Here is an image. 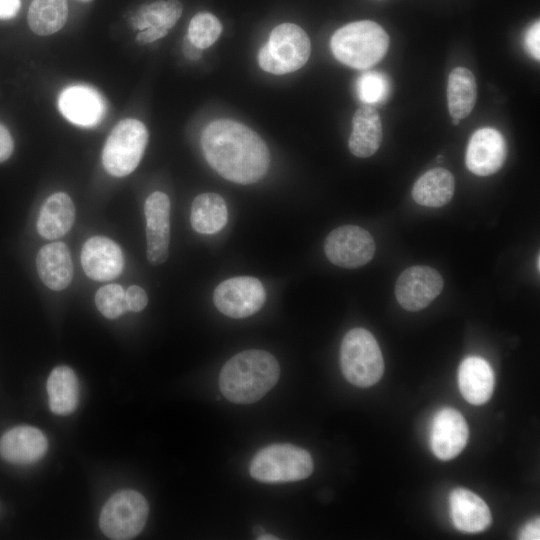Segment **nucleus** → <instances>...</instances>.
I'll use <instances>...</instances> for the list:
<instances>
[{
	"mask_svg": "<svg viewBox=\"0 0 540 540\" xmlns=\"http://www.w3.org/2000/svg\"><path fill=\"white\" fill-rule=\"evenodd\" d=\"M208 164L224 179L252 184L262 179L270 165V153L262 138L232 119L209 123L201 136Z\"/></svg>",
	"mask_w": 540,
	"mask_h": 540,
	"instance_id": "1",
	"label": "nucleus"
},
{
	"mask_svg": "<svg viewBox=\"0 0 540 540\" xmlns=\"http://www.w3.org/2000/svg\"><path fill=\"white\" fill-rule=\"evenodd\" d=\"M279 375V363L271 353L259 349L245 350L224 364L219 388L230 402L251 404L275 386Z\"/></svg>",
	"mask_w": 540,
	"mask_h": 540,
	"instance_id": "2",
	"label": "nucleus"
},
{
	"mask_svg": "<svg viewBox=\"0 0 540 540\" xmlns=\"http://www.w3.org/2000/svg\"><path fill=\"white\" fill-rule=\"evenodd\" d=\"M389 36L376 22L355 21L335 31L330 47L335 58L354 69H367L386 55Z\"/></svg>",
	"mask_w": 540,
	"mask_h": 540,
	"instance_id": "3",
	"label": "nucleus"
},
{
	"mask_svg": "<svg viewBox=\"0 0 540 540\" xmlns=\"http://www.w3.org/2000/svg\"><path fill=\"white\" fill-rule=\"evenodd\" d=\"M341 371L357 387L376 384L384 372V360L374 336L364 328L349 330L340 348Z\"/></svg>",
	"mask_w": 540,
	"mask_h": 540,
	"instance_id": "4",
	"label": "nucleus"
},
{
	"mask_svg": "<svg viewBox=\"0 0 540 540\" xmlns=\"http://www.w3.org/2000/svg\"><path fill=\"white\" fill-rule=\"evenodd\" d=\"M250 475L263 483H284L309 477L313 471L310 453L288 443H276L259 450L252 458Z\"/></svg>",
	"mask_w": 540,
	"mask_h": 540,
	"instance_id": "5",
	"label": "nucleus"
},
{
	"mask_svg": "<svg viewBox=\"0 0 540 540\" xmlns=\"http://www.w3.org/2000/svg\"><path fill=\"white\" fill-rule=\"evenodd\" d=\"M311 43L306 32L293 23L276 26L267 43L258 53V63L262 70L283 75L303 67L310 57Z\"/></svg>",
	"mask_w": 540,
	"mask_h": 540,
	"instance_id": "6",
	"label": "nucleus"
},
{
	"mask_svg": "<svg viewBox=\"0 0 540 540\" xmlns=\"http://www.w3.org/2000/svg\"><path fill=\"white\" fill-rule=\"evenodd\" d=\"M148 131L139 120H121L111 131L102 151V163L112 176L131 174L140 163L148 143Z\"/></svg>",
	"mask_w": 540,
	"mask_h": 540,
	"instance_id": "7",
	"label": "nucleus"
},
{
	"mask_svg": "<svg viewBox=\"0 0 540 540\" xmlns=\"http://www.w3.org/2000/svg\"><path fill=\"white\" fill-rule=\"evenodd\" d=\"M149 506L142 494L124 490L114 494L102 508L99 525L110 539L127 540L144 528Z\"/></svg>",
	"mask_w": 540,
	"mask_h": 540,
	"instance_id": "8",
	"label": "nucleus"
},
{
	"mask_svg": "<svg viewBox=\"0 0 540 540\" xmlns=\"http://www.w3.org/2000/svg\"><path fill=\"white\" fill-rule=\"evenodd\" d=\"M324 251L334 265L358 268L373 258L375 242L367 230L355 225H343L328 234Z\"/></svg>",
	"mask_w": 540,
	"mask_h": 540,
	"instance_id": "9",
	"label": "nucleus"
},
{
	"mask_svg": "<svg viewBox=\"0 0 540 540\" xmlns=\"http://www.w3.org/2000/svg\"><path fill=\"white\" fill-rule=\"evenodd\" d=\"M266 292L255 277L239 276L224 280L214 290L216 308L231 318H246L264 305Z\"/></svg>",
	"mask_w": 540,
	"mask_h": 540,
	"instance_id": "10",
	"label": "nucleus"
},
{
	"mask_svg": "<svg viewBox=\"0 0 540 540\" xmlns=\"http://www.w3.org/2000/svg\"><path fill=\"white\" fill-rule=\"evenodd\" d=\"M443 278L429 266H412L397 279L395 296L398 303L408 311L426 308L442 291Z\"/></svg>",
	"mask_w": 540,
	"mask_h": 540,
	"instance_id": "11",
	"label": "nucleus"
},
{
	"mask_svg": "<svg viewBox=\"0 0 540 540\" xmlns=\"http://www.w3.org/2000/svg\"><path fill=\"white\" fill-rule=\"evenodd\" d=\"M147 259L152 265L164 263L169 254L170 200L163 192H153L144 205Z\"/></svg>",
	"mask_w": 540,
	"mask_h": 540,
	"instance_id": "12",
	"label": "nucleus"
},
{
	"mask_svg": "<svg viewBox=\"0 0 540 540\" xmlns=\"http://www.w3.org/2000/svg\"><path fill=\"white\" fill-rule=\"evenodd\" d=\"M506 159V142L496 129L484 127L470 137L465 163L477 176H489L499 171Z\"/></svg>",
	"mask_w": 540,
	"mask_h": 540,
	"instance_id": "13",
	"label": "nucleus"
},
{
	"mask_svg": "<svg viewBox=\"0 0 540 540\" xmlns=\"http://www.w3.org/2000/svg\"><path fill=\"white\" fill-rule=\"evenodd\" d=\"M469 430L463 415L453 408L439 410L432 421L430 444L440 460L455 458L465 447Z\"/></svg>",
	"mask_w": 540,
	"mask_h": 540,
	"instance_id": "14",
	"label": "nucleus"
},
{
	"mask_svg": "<svg viewBox=\"0 0 540 540\" xmlns=\"http://www.w3.org/2000/svg\"><path fill=\"white\" fill-rule=\"evenodd\" d=\"M81 264L89 278L109 281L121 274L124 257L121 248L113 240L104 236H94L82 247Z\"/></svg>",
	"mask_w": 540,
	"mask_h": 540,
	"instance_id": "15",
	"label": "nucleus"
},
{
	"mask_svg": "<svg viewBox=\"0 0 540 540\" xmlns=\"http://www.w3.org/2000/svg\"><path fill=\"white\" fill-rule=\"evenodd\" d=\"M62 115L78 126L92 127L104 116L105 104L100 94L91 87L74 85L64 89L58 98Z\"/></svg>",
	"mask_w": 540,
	"mask_h": 540,
	"instance_id": "16",
	"label": "nucleus"
},
{
	"mask_svg": "<svg viewBox=\"0 0 540 540\" xmlns=\"http://www.w3.org/2000/svg\"><path fill=\"white\" fill-rule=\"evenodd\" d=\"M48 447L46 436L32 426H16L0 438V456L13 464H30L44 456Z\"/></svg>",
	"mask_w": 540,
	"mask_h": 540,
	"instance_id": "17",
	"label": "nucleus"
},
{
	"mask_svg": "<svg viewBox=\"0 0 540 540\" xmlns=\"http://www.w3.org/2000/svg\"><path fill=\"white\" fill-rule=\"evenodd\" d=\"M449 507L454 526L462 532L478 533L491 523L488 505L470 490L454 489L449 495Z\"/></svg>",
	"mask_w": 540,
	"mask_h": 540,
	"instance_id": "18",
	"label": "nucleus"
},
{
	"mask_svg": "<svg viewBox=\"0 0 540 540\" xmlns=\"http://www.w3.org/2000/svg\"><path fill=\"white\" fill-rule=\"evenodd\" d=\"M36 267L41 281L51 290L67 288L73 278V263L65 243L53 242L38 251Z\"/></svg>",
	"mask_w": 540,
	"mask_h": 540,
	"instance_id": "19",
	"label": "nucleus"
},
{
	"mask_svg": "<svg viewBox=\"0 0 540 540\" xmlns=\"http://www.w3.org/2000/svg\"><path fill=\"white\" fill-rule=\"evenodd\" d=\"M494 373L489 363L477 356L465 358L458 369V386L464 399L473 405L489 401L494 390Z\"/></svg>",
	"mask_w": 540,
	"mask_h": 540,
	"instance_id": "20",
	"label": "nucleus"
},
{
	"mask_svg": "<svg viewBox=\"0 0 540 540\" xmlns=\"http://www.w3.org/2000/svg\"><path fill=\"white\" fill-rule=\"evenodd\" d=\"M383 138L382 123L378 112L368 106L358 108L352 118L349 137L350 152L360 158L372 156Z\"/></svg>",
	"mask_w": 540,
	"mask_h": 540,
	"instance_id": "21",
	"label": "nucleus"
},
{
	"mask_svg": "<svg viewBox=\"0 0 540 540\" xmlns=\"http://www.w3.org/2000/svg\"><path fill=\"white\" fill-rule=\"evenodd\" d=\"M75 220V207L71 198L63 192L49 196L41 207L37 231L46 239L64 236Z\"/></svg>",
	"mask_w": 540,
	"mask_h": 540,
	"instance_id": "22",
	"label": "nucleus"
},
{
	"mask_svg": "<svg viewBox=\"0 0 540 540\" xmlns=\"http://www.w3.org/2000/svg\"><path fill=\"white\" fill-rule=\"evenodd\" d=\"M454 190L452 173L444 168H433L417 179L412 188V197L422 206L439 208L451 200Z\"/></svg>",
	"mask_w": 540,
	"mask_h": 540,
	"instance_id": "23",
	"label": "nucleus"
},
{
	"mask_svg": "<svg viewBox=\"0 0 540 540\" xmlns=\"http://www.w3.org/2000/svg\"><path fill=\"white\" fill-rule=\"evenodd\" d=\"M50 410L57 415H67L78 405L79 389L74 371L67 366L54 368L47 380Z\"/></svg>",
	"mask_w": 540,
	"mask_h": 540,
	"instance_id": "24",
	"label": "nucleus"
},
{
	"mask_svg": "<svg viewBox=\"0 0 540 540\" xmlns=\"http://www.w3.org/2000/svg\"><path fill=\"white\" fill-rule=\"evenodd\" d=\"M476 99L477 83L473 73L464 67L454 68L447 84V103L452 118H466L472 112Z\"/></svg>",
	"mask_w": 540,
	"mask_h": 540,
	"instance_id": "25",
	"label": "nucleus"
},
{
	"mask_svg": "<svg viewBox=\"0 0 540 540\" xmlns=\"http://www.w3.org/2000/svg\"><path fill=\"white\" fill-rule=\"evenodd\" d=\"M228 210L224 199L216 193H203L191 205L192 228L201 234L219 232L227 223Z\"/></svg>",
	"mask_w": 540,
	"mask_h": 540,
	"instance_id": "26",
	"label": "nucleus"
},
{
	"mask_svg": "<svg viewBox=\"0 0 540 540\" xmlns=\"http://www.w3.org/2000/svg\"><path fill=\"white\" fill-rule=\"evenodd\" d=\"M68 17L67 0H33L28 11V24L40 36L59 31Z\"/></svg>",
	"mask_w": 540,
	"mask_h": 540,
	"instance_id": "27",
	"label": "nucleus"
},
{
	"mask_svg": "<svg viewBox=\"0 0 540 540\" xmlns=\"http://www.w3.org/2000/svg\"><path fill=\"white\" fill-rule=\"evenodd\" d=\"M182 14V4L178 0H158L142 6L132 17L134 29L172 28Z\"/></svg>",
	"mask_w": 540,
	"mask_h": 540,
	"instance_id": "28",
	"label": "nucleus"
},
{
	"mask_svg": "<svg viewBox=\"0 0 540 540\" xmlns=\"http://www.w3.org/2000/svg\"><path fill=\"white\" fill-rule=\"evenodd\" d=\"M221 32L222 25L217 17L199 12L189 23L187 39L197 48L206 49L216 42Z\"/></svg>",
	"mask_w": 540,
	"mask_h": 540,
	"instance_id": "29",
	"label": "nucleus"
},
{
	"mask_svg": "<svg viewBox=\"0 0 540 540\" xmlns=\"http://www.w3.org/2000/svg\"><path fill=\"white\" fill-rule=\"evenodd\" d=\"M95 304L100 313L109 319H115L128 311L125 292L118 284H108L98 289Z\"/></svg>",
	"mask_w": 540,
	"mask_h": 540,
	"instance_id": "30",
	"label": "nucleus"
},
{
	"mask_svg": "<svg viewBox=\"0 0 540 540\" xmlns=\"http://www.w3.org/2000/svg\"><path fill=\"white\" fill-rule=\"evenodd\" d=\"M357 92L364 103H379L390 93V83L387 77L375 71L362 74L357 80Z\"/></svg>",
	"mask_w": 540,
	"mask_h": 540,
	"instance_id": "31",
	"label": "nucleus"
},
{
	"mask_svg": "<svg viewBox=\"0 0 540 540\" xmlns=\"http://www.w3.org/2000/svg\"><path fill=\"white\" fill-rule=\"evenodd\" d=\"M125 298L128 311L139 312L143 310L148 303V297L145 290L138 285L130 286L125 292Z\"/></svg>",
	"mask_w": 540,
	"mask_h": 540,
	"instance_id": "32",
	"label": "nucleus"
},
{
	"mask_svg": "<svg viewBox=\"0 0 540 540\" xmlns=\"http://www.w3.org/2000/svg\"><path fill=\"white\" fill-rule=\"evenodd\" d=\"M525 46L531 56L540 59V22L536 21L530 26L525 34Z\"/></svg>",
	"mask_w": 540,
	"mask_h": 540,
	"instance_id": "33",
	"label": "nucleus"
},
{
	"mask_svg": "<svg viewBox=\"0 0 540 540\" xmlns=\"http://www.w3.org/2000/svg\"><path fill=\"white\" fill-rule=\"evenodd\" d=\"M13 148L14 143L9 131L0 123V163L11 156Z\"/></svg>",
	"mask_w": 540,
	"mask_h": 540,
	"instance_id": "34",
	"label": "nucleus"
},
{
	"mask_svg": "<svg viewBox=\"0 0 540 540\" xmlns=\"http://www.w3.org/2000/svg\"><path fill=\"white\" fill-rule=\"evenodd\" d=\"M521 540H539L540 539V521L539 518L527 522L519 533Z\"/></svg>",
	"mask_w": 540,
	"mask_h": 540,
	"instance_id": "35",
	"label": "nucleus"
},
{
	"mask_svg": "<svg viewBox=\"0 0 540 540\" xmlns=\"http://www.w3.org/2000/svg\"><path fill=\"white\" fill-rule=\"evenodd\" d=\"M167 32L168 30L162 28H147L138 33L136 40L140 44L151 43L166 36Z\"/></svg>",
	"mask_w": 540,
	"mask_h": 540,
	"instance_id": "36",
	"label": "nucleus"
},
{
	"mask_svg": "<svg viewBox=\"0 0 540 540\" xmlns=\"http://www.w3.org/2000/svg\"><path fill=\"white\" fill-rule=\"evenodd\" d=\"M21 6L20 0H0V19L13 18Z\"/></svg>",
	"mask_w": 540,
	"mask_h": 540,
	"instance_id": "37",
	"label": "nucleus"
},
{
	"mask_svg": "<svg viewBox=\"0 0 540 540\" xmlns=\"http://www.w3.org/2000/svg\"><path fill=\"white\" fill-rule=\"evenodd\" d=\"M183 52L187 58L198 59L201 57L200 49L194 46L188 39L184 42Z\"/></svg>",
	"mask_w": 540,
	"mask_h": 540,
	"instance_id": "38",
	"label": "nucleus"
},
{
	"mask_svg": "<svg viewBox=\"0 0 540 540\" xmlns=\"http://www.w3.org/2000/svg\"><path fill=\"white\" fill-rule=\"evenodd\" d=\"M258 539L259 540H276L278 538L273 536V535H260V537H258Z\"/></svg>",
	"mask_w": 540,
	"mask_h": 540,
	"instance_id": "39",
	"label": "nucleus"
},
{
	"mask_svg": "<svg viewBox=\"0 0 540 540\" xmlns=\"http://www.w3.org/2000/svg\"><path fill=\"white\" fill-rule=\"evenodd\" d=\"M459 121H460L459 119L452 118V123H453L454 125H458V124H459Z\"/></svg>",
	"mask_w": 540,
	"mask_h": 540,
	"instance_id": "40",
	"label": "nucleus"
},
{
	"mask_svg": "<svg viewBox=\"0 0 540 540\" xmlns=\"http://www.w3.org/2000/svg\"><path fill=\"white\" fill-rule=\"evenodd\" d=\"M539 258H540V256L538 255V256H537V269H538V270H539V264H540V263H539Z\"/></svg>",
	"mask_w": 540,
	"mask_h": 540,
	"instance_id": "41",
	"label": "nucleus"
},
{
	"mask_svg": "<svg viewBox=\"0 0 540 540\" xmlns=\"http://www.w3.org/2000/svg\"><path fill=\"white\" fill-rule=\"evenodd\" d=\"M77 1L83 2V3H87V2H90V1H92V0H77Z\"/></svg>",
	"mask_w": 540,
	"mask_h": 540,
	"instance_id": "42",
	"label": "nucleus"
}]
</instances>
